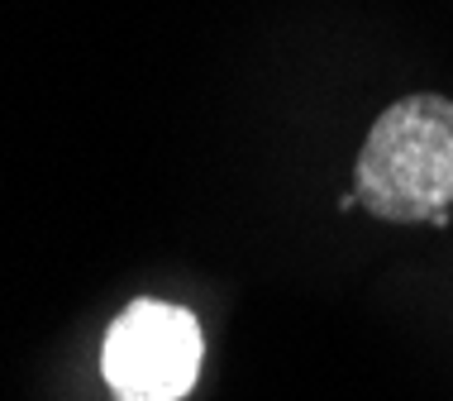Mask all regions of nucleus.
I'll list each match as a JSON object with an SVG mask.
<instances>
[{"label": "nucleus", "mask_w": 453, "mask_h": 401, "mask_svg": "<svg viewBox=\"0 0 453 401\" xmlns=\"http://www.w3.org/2000/svg\"><path fill=\"white\" fill-rule=\"evenodd\" d=\"M353 191L377 220H434L453 205V101L406 96L377 115L353 167Z\"/></svg>", "instance_id": "1"}, {"label": "nucleus", "mask_w": 453, "mask_h": 401, "mask_svg": "<svg viewBox=\"0 0 453 401\" xmlns=\"http://www.w3.org/2000/svg\"><path fill=\"white\" fill-rule=\"evenodd\" d=\"M101 373L115 401H181L201 373V325L167 301H134L110 325Z\"/></svg>", "instance_id": "2"}]
</instances>
